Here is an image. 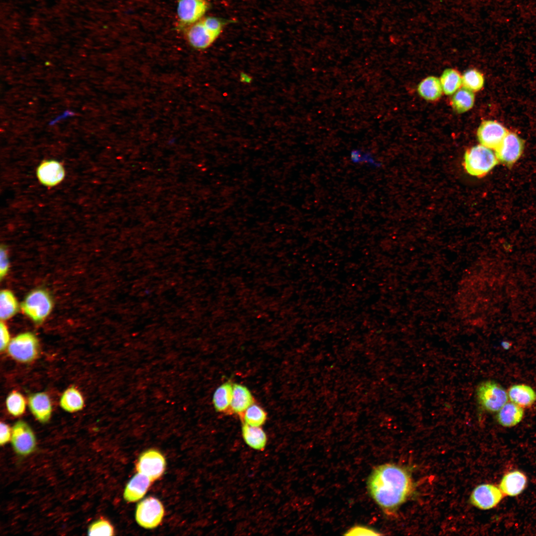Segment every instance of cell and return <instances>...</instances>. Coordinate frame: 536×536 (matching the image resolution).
Returning a JSON list of instances; mask_svg holds the SVG:
<instances>
[{"instance_id": "9c48e42d", "label": "cell", "mask_w": 536, "mask_h": 536, "mask_svg": "<svg viewBox=\"0 0 536 536\" xmlns=\"http://www.w3.org/2000/svg\"><path fill=\"white\" fill-rule=\"evenodd\" d=\"M524 141L517 134L508 133L495 150L499 162L508 167L513 166L520 158L524 149Z\"/></svg>"}, {"instance_id": "44dd1931", "label": "cell", "mask_w": 536, "mask_h": 536, "mask_svg": "<svg viewBox=\"0 0 536 536\" xmlns=\"http://www.w3.org/2000/svg\"><path fill=\"white\" fill-rule=\"evenodd\" d=\"M243 438L250 447L258 451H263L267 443V437L261 426H253L243 423Z\"/></svg>"}, {"instance_id": "1f68e13d", "label": "cell", "mask_w": 536, "mask_h": 536, "mask_svg": "<svg viewBox=\"0 0 536 536\" xmlns=\"http://www.w3.org/2000/svg\"><path fill=\"white\" fill-rule=\"evenodd\" d=\"M350 158L354 163L365 162L377 166V162L371 154L362 152L359 150H352L350 153Z\"/></svg>"}, {"instance_id": "cb8c5ba5", "label": "cell", "mask_w": 536, "mask_h": 536, "mask_svg": "<svg viewBox=\"0 0 536 536\" xmlns=\"http://www.w3.org/2000/svg\"><path fill=\"white\" fill-rule=\"evenodd\" d=\"M233 398V384L226 382L220 385L215 391L212 402L215 409L218 412H225L230 407Z\"/></svg>"}, {"instance_id": "2e32d148", "label": "cell", "mask_w": 536, "mask_h": 536, "mask_svg": "<svg viewBox=\"0 0 536 536\" xmlns=\"http://www.w3.org/2000/svg\"><path fill=\"white\" fill-rule=\"evenodd\" d=\"M527 484V477L519 470H513L502 477L499 487L504 496H516L521 494Z\"/></svg>"}, {"instance_id": "5b68a950", "label": "cell", "mask_w": 536, "mask_h": 536, "mask_svg": "<svg viewBox=\"0 0 536 536\" xmlns=\"http://www.w3.org/2000/svg\"><path fill=\"white\" fill-rule=\"evenodd\" d=\"M7 350L8 355L14 360L22 363L31 362L39 355V340L32 333H21L10 340Z\"/></svg>"}, {"instance_id": "7a4b0ae2", "label": "cell", "mask_w": 536, "mask_h": 536, "mask_svg": "<svg viewBox=\"0 0 536 536\" xmlns=\"http://www.w3.org/2000/svg\"><path fill=\"white\" fill-rule=\"evenodd\" d=\"M224 23L218 18L203 17L187 27L185 35L190 45L197 50L209 48L222 32Z\"/></svg>"}, {"instance_id": "484cf974", "label": "cell", "mask_w": 536, "mask_h": 536, "mask_svg": "<svg viewBox=\"0 0 536 536\" xmlns=\"http://www.w3.org/2000/svg\"><path fill=\"white\" fill-rule=\"evenodd\" d=\"M19 308L18 301L13 293L3 289L0 293V318L5 321L13 317Z\"/></svg>"}, {"instance_id": "603a6c76", "label": "cell", "mask_w": 536, "mask_h": 536, "mask_svg": "<svg viewBox=\"0 0 536 536\" xmlns=\"http://www.w3.org/2000/svg\"><path fill=\"white\" fill-rule=\"evenodd\" d=\"M84 405L83 397L80 392L74 387L66 389L60 399V405L68 412H75L81 410Z\"/></svg>"}, {"instance_id": "e575fe53", "label": "cell", "mask_w": 536, "mask_h": 536, "mask_svg": "<svg viewBox=\"0 0 536 536\" xmlns=\"http://www.w3.org/2000/svg\"><path fill=\"white\" fill-rule=\"evenodd\" d=\"M0 349L2 352L7 349L11 340L7 327L2 321L0 324Z\"/></svg>"}, {"instance_id": "e0dca14e", "label": "cell", "mask_w": 536, "mask_h": 536, "mask_svg": "<svg viewBox=\"0 0 536 536\" xmlns=\"http://www.w3.org/2000/svg\"><path fill=\"white\" fill-rule=\"evenodd\" d=\"M151 480L147 476L138 473L128 482L125 489L124 497L128 502H133L141 499L150 485Z\"/></svg>"}, {"instance_id": "d6a6232c", "label": "cell", "mask_w": 536, "mask_h": 536, "mask_svg": "<svg viewBox=\"0 0 536 536\" xmlns=\"http://www.w3.org/2000/svg\"><path fill=\"white\" fill-rule=\"evenodd\" d=\"M345 535L351 536H374L381 535V534L378 533L375 530L367 527L356 526L350 529Z\"/></svg>"}, {"instance_id": "ac0fdd59", "label": "cell", "mask_w": 536, "mask_h": 536, "mask_svg": "<svg viewBox=\"0 0 536 536\" xmlns=\"http://www.w3.org/2000/svg\"><path fill=\"white\" fill-rule=\"evenodd\" d=\"M510 401L523 408L529 407L536 402V392L525 384H516L508 391Z\"/></svg>"}, {"instance_id": "d590c367", "label": "cell", "mask_w": 536, "mask_h": 536, "mask_svg": "<svg viewBox=\"0 0 536 536\" xmlns=\"http://www.w3.org/2000/svg\"><path fill=\"white\" fill-rule=\"evenodd\" d=\"M0 444L2 446L10 440L12 430L8 425L3 422H0Z\"/></svg>"}, {"instance_id": "30bf717a", "label": "cell", "mask_w": 536, "mask_h": 536, "mask_svg": "<svg viewBox=\"0 0 536 536\" xmlns=\"http://www.w3.org/2000/svg\"><path fill=\"white\" fill-rule=\"evenodd\" d=\"M165 467L164 457L154 449H149L142 453L136 464L138 472L147 476L151 481L158 479L162 475Z\"/></svg>"}, {"instance_id": "ffe728a7", "label": "cell", "mask_w": 536, "mask_h": 536, "mask_svg": "<svg viewBox=\"0 0 536 536\" xmlns=\"http://www.w3.org/2000/svg\"><path fill=\"white\" fill-rule=\"evenodd\" d=\"M524 414L523 408L511 402L506 403L498 411L496 420L501 425L511 427L521 421Z\"/></svg>"}, {"instance_id": "7402d4cb", "label": "cell", "mask_w": 536, "mask_h": 536, "mask_svg": "<svg viewBox=\"0 0 536 536\" xmlns=\"http://www.w3.org/2000/svg\"><path fill=\"white\" fill-rule=\"evenodd\" d=\"M417 92L423 99L433 101L439 99L443 93L440 79L434 76H429L418 84Z\"/></svg>"}, {"instance_id": "836d02e7", "label": "cell", "mask_w": 536, "mask_h": 536, "mask_svg": "<svg viewBox=\"0 0 536 536\" xmlns=\"http://www.w3.org/2000/svg\"><path fill=\"white\" fill-rule=\"evenodd\" d=\"M9 263L7 250L5 246H1L0 249V277H4L9 269Z\"/></svg>"}, {"instance_id": "8fae6325", "label": "cell", "mask_w": 536, "mask_h": 536, "mask_svg": "<svg viewBox=\"0 0 536 536\" xmlns=\"http://www.w3.org/2000/svg\"><path fill=\"white\" fill-rule=\"evenodd\" d=\"M209 7L206 0H178V20L182 26H189L201 19Z\"/></svg>"}, {"instance_id": "52a82bcc", "label": "cell", "mask_w": 536, "mask_h": 536, "mask_svg": "<svg viewBox=\"0 0 536 536\" xmlns=\"http://www.w3.org/2000/svg\"><path fill=\"white\" fill-rule=\"evenodd\" d=\"M164 510L161 502L157 499L147 497L137 505L135 519L137 523L146 529L156 527L161 522Z\"/></svg>"}, {"instance_id": "5bb4252c", "label": "cell", "mask_w": 536, "mask_h": 536, "mask_svg": "<svg viewBox=\"0 0 536 536\" xmlns=\"http://www.w3.org/2000/svg\"><path fill=\"white\" fill-rule=\"evenodd\" d=\"M39 182L48 187L56 186L65 178L66 172L63 164L54 159L43 160L36 169Z\"/></svg>"}, {"instance_id": "4dcf8cb0", "label": "cell", "mask_w": 536, "mask_h": 536, "mask_svg": "<svg viewBox=\"0 0 536 536\" xmlns=\"http://www.w3.org/2000/svg\"><path fill=\"white\" fill-rule=\"evenodd\" d=\"M114 535V529L109 522L103 518L99 519L92 523L89 527V536H112Z\"/></svg>"}, {"instance_id": "3957f363", "label": "cell", "mask_w": 536, "mask_h": 536, "mask_svg": "<svg viewBox=\"0 0 536 536\" xmlns=\"http://www.w3.org/2000/svg\"><path fill=\"white\" fill-rule=\"evenodd\" d=\"M499 162L495 152L481 144L469 148L464 155L465 169L469 175L482 177Z\"/></svg>"}, {"instance_id": "6da1fadb", "label": "cell", "mask_w": 536, "mask_h": 536, "mask_svg": "<svg viewBox=\"0 0 536 536\" xmlns=\"http://www.w3.org/2000/svg\"><path fill=\"white\" fill-rule=\"evenodd\" d=\"M368 488L373 500L388 515H393L410 495L413 484L404 468L393 464L376 467L370 475Z\"/></svg>"}, {"instance_id": "4316f807", "label": "cell", "mask_w": 536, "mask_h": 536, "mask_svg": "<svg viewBox=\"0 0 536 536\" xmlns=\"http://www.w3.org/2000/svg\"><path fill=\"white\" fill-rule=\"evenodd\" d=\"M440 81L443 92L451 95L459 89L462 85V76L454 68H447L442 72Z\"/></svg>"}, {"instance_id": "7c38bea8", "label": "cell", "mask_w": 536, "mask_h": 536, "mask_svg": "<svg viewBox=\"0 0 536 536\" xmlns=\"http://www.w3.org/2000/svg\"><path fill=\"white\" fill-rule=\"evenodd\" d=\"M504 496L499 486L493 484L484 483L478 485L473 489L470 500L475 507L485 510L496 507Z\"/></svg>"}, {"instance_id": "d4e9b609", "label": "cell", "mask_w": 536, "mask_h": 536, "mask_svg": "<svg viewBox=\"0 0 536 536\" xmlns=\"http://www.w3.org/2000/svg\"><path fill=\"white\" fill-rule=\"evenodd\" d=\"M474 100L473 92L463 87L453 94L451 105L457 113H463L472 108Z\"/></svg>"}, {"instance_id": "277c9868", "label": "cell", "mask_w": 536, "mask_h": 536, "mask_svg": "<svg viewBox=\"0 0 536 536\" xmlns=\"http://www.w3.org/2000/svg\"><path fill=\"white\" fill-rule=\"evenodd\" d=\"M53 301L49 293L42 289L34 290L25 297L21 308L29 318L36 324L42 323L51 313Z\"/></svg>"}, {"instance_id": "f546056e", "label": "cell", "mask_w": 536, "mask_h": 536, "mask_svg": "<svg viewBox=\"0 0 536 536\" xmlns=\"http://www.w3.org/2000/svg\"><path fill=\"white\" fill-rule=\"evenodd\" d=\"M463 87L472 92L480 90L483 86L484 78L483 74L475 69H469L462 75Z\"/></svg>"}, {"instance_id": "4fadbf2b", "label": "cell", "mask_w": 536, "mask_h": 536, "mask_svg": "<svg viewBox=\"0 0 536 536\" xmlns=\"http://www.w3.org/2000/svg\"><path fill=\"white\" fill-rule=\"evenodd\" d=\"M508 131L501 124L492 120L483 121L477 130L476 135L480 144L495 150Z\"/></svg>"}, {"instance_id": "f1b7e54d", "label": "cell", "mask_w": 536, "mask_h": 536, "mask_svg": "<svg viewBox=\"0 0 536 536\" xmlns=\"http://www.w3.org/2000/svg\"><path fill=\"white\" fill-rule=\"evenodd\" d=\"M7 411L13 416H19L24 413L26 402L23 396L16 391L10 393L5 400Z\"/></svg>"}, {"instance_id": "8992f818", "label": "cell", "mask_w": 536, "mask_h": 536, "mask_svg": "<svg viewBox=\"0 0 536 536\" xmlns=\"http://www.w3.org/2000/svg\"><path fill=\"white\" fill-rule=\"evenodd\" d=\"M476 396L480 407L489 412H498L509 399L506 391L493 381L481 383L477 388Z\"/></svg>"}, {"instance_id": "ba28073f", "label": "cell", "mask_w": 536, "mask_h": 536, "mask_svg": "<svg viewBox=\"0 0 536 536\" xmlns=\"http://www.w3.org/2000/svg\"><path fill=\"white\" fill-rule=\"evenodd\" d=\"M11 441L15 452L26 456L34 452L36 448L35 434L30 426L22 420L16 422L11 428Z\"/></svg>"}, {"instance_id": "83f0119b", "label": "cell", "mask_w": 536, "mask_h": 536, "mask_svg": "<svg viewBox=\"0 0 536 536\" xmlns=\"http://www.w3.org/2000/svg\"><path fill=\"white\" fill-rule=\"evenodd\" d=\"M243 423L253 426H261L266 422L267 413L260 406L253 403L241 415Z\"/></svg>"}, {"instance_id": "9a60e30c", "label": "cell", "mask_w": 536, "mask_h": 536, "mask_svg": "<svg viewBox=\"0 0 536 536\" xmlns=\"http://www.w3.org/2000/svg\"><path fill=\"white\" fill-rule=\"evenodd\" d=\"M29 409L40 422H48L52 415V404L50 397L44 392H38L29 396L28 401Z\"/></svg>"}, {"instance_id": "d6986e66", "label": "cell", "mask_w": 536, "mask_h": 536, "mask_svg": "<svg viewBox=\"0 0 536 536\" xmlns=\"http://www.w3.org/2000/svg\"><path fill=\"white\" fill-rule=\"evenodd\" d=\"M254 399L250 391L244 385L233 384V398L230 409L234 413H242L254 403Z\"/></svg>"}]
</instances>
